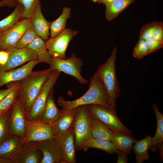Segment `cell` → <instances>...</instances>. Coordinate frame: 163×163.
Here are the masks:
<instances>
[{
  "label": "cell",
  "instance_id": "29",
  "mask_svg": "<svg viewBox=\"0 0 163 163\" xmlns=\"http://www.w3.org/2000/svg\"><path fill=\"white\" fill-rule=\"evenodd\" d=\"M9 15L0 21V34L6 30L21 19L24 8L21 4L15 6Z\"/></svg>",
  "mask_w": 163,
  "mask_h": 163
},
{
  "label": "cell",
  "instance_id": "21",
  "mask_svg": "<svg viewBox=\"0 0 163 163\" xmlns=\"http://www.w3.org/2000/svg\"><path fill=\"white\" fill-rule=\"evenodd\" d=\"M79 107L63 114L52 126V130L55 136L72 127L77 116Z\"/></svg>",
  "mask_w": 163,
  "mask_h": 163
},
{
  "label": "cell",
  "instance_id": "25",
  "mask_svg": "<svg viewBox=\"0 0 163 163\" xmlns=\"http://www.w3.org/2000/svg\"><path fill=\"white\" fill-rule=\"evenodd\" d=\"M135 0H114L105 5V16L108 21L116 18Z\"/></svg>",
  "mask_w": 163,
  "mask_h": 163
},
{
  "label": "cell",
  "instance_id": "8",
  "mask_svg": "<svg viewBox=\"0 0 163 163\" xmlns=\"http://www.w3.org/2000/svg\"><path fill=\"white\" fill-rule=\"evenodd\" d=\"M53 62L51 67L53 69L71 75L78 80L82 85H85L89 81L82 76V68L84 65L83 61L76 56L75 53L72 54L69 58L62 59L53 57Z\"/></svg>",
  "mask_w": 163,
  "mask_h": 163
},
{
  "label": "cell",
  "instance_id": "28",
  "mask_svg": "<svg viewBox=\"0 0 163 163\" xmlns=\"http://www.w3.org/2000/svg\"><path fill=\"white\" fill-rule=\"evenodd\" d=\"M151 137L150 134L143 139L137 140L133 145V150L136 155V163H142L150 159L148 150L150 146Z\"/></svg>",
  "mask_w": 163,
  "mask_h": 163
},
{
  "label": "cell",
  "instance_id": "14",
  "mask_svg": "<svg viewBox=\"0 0 163 163\" xmlns=\"http://www.w3.org/2000/svg\"><path fill=\"white\" fill-rule=\"evenodd\" d=\"M62 149L66 163L77 162L75 136L73 125L68 129L55 135Z\"/></svg>",
  "mask_w": 163,
  "mask_h": 163
},
{
  "label": "cell",
  "instance_id": "39",
  "mask_svg": "<svg viewBox=\"0 0 163 163\" xmlns=\"http://www.w3.org/2000/svg\"><path fill=\"white\" fill-rule=\"evenodd\" d=\"M117 163H127V155L128 154L120 150H118L117 153Z\"/></svg>",
  "mask_w": 163,
  "mask_h": 163
},
{
  "label": "cell",
  "instance_id": "31",
  "mask_svg": "<svg viewBox=\"0 0 163 163\" xmlns=\"http://www.w3.org/2000/svg\"><path fill=\"white\" fill-rule=\"evenodd\" d=\"M40 0H12L13 7L19 4H22L24 8L21 19L30 18Z\"/></svg>",
  "mask_w": 163,
  "mask_h": 163
},
{
  "label": "cell",
  "instance_id": "34",
  "mask_svg": "<svg viewBox=\"0 0 163 163\" xmlns=\"http://www.w3.org/2000/svg\"><path fill=\"white\" fill-rule=\"evenodd\" d=\"M149 54V49L146 40L139 39L134 48L133 53V57L140 59Z\"/></svg>",
  "mask_w": 163,
  "mask_h": 163
},
{
  "label": "cell",
  "instance_id": "1",
  "mask_svg": "<svg viewBox=\"0 0 163 163\" xmlns=\"http://www.w3.org/2000/svg\"><path fill=\"white\" fill-rule=\"evenodd\" d=\"M117 48L112 50L110 56L100 65L94 74L99 78L104 90L109 107L116 110V99L120 95L121 89L116 75L115 62Z\"/></svg>",
  "mask_w": 163,
  "mask_h": 163
},
{
  "label": "cell",
  "instance_id": "2",
  "mask_svg": "<svg viewBox=\"0 0 163 163\" xmlns=\"http://www.w3.org/2000/svg\"><path fill=\"white\" fill-rule=\"evenodd\" d=\"M57 102L58 105L62 107V115L84 105L96 104L109 108L101 83L99 78L94 74L90 78L89 88L83 95L73 101L66 100L60 96Z\"/></svg>",
  "mask_w": 163,
  "mask_h": 163
},
{
  "label": "cell",
  "instance_id": "37",
  "mask_svg": "<svg viewBox=\"0 0 163 163\" xmlns=\"http://www.w3.org/2000/svg\"><path fill=\"white\" fill-rule=\"evenodd\" d=\"M152 37L155 40L163 42V23L161 21L158 22L153 30Z\"/></svg>",
  "mask_w": 163,
  "mask_h": 163
},
{
  "label": "cell",
  "instance_id": "42",
  "mask_svg": "<svg viewBox=\"0 0 163 163\" xmlns=\"http://www.w3.org/2000/svg\"><path fill=\"white\" fill-rule=\"evenodd\" d=\"M0 163H14V162L10 158L0 156Z\"/></svg>",
  "mask_w": 163,
  "mask_h": 163
},
{
  "label": "cell",
  "instance_id": "33",
  "mask_svg": "<svg viewBox=\"0 0 163 163\" xmlns=\"http://www.w3.org/2000/svg\"><path fill=\"white\" fill-rule=\"evenodd\" d=\"M38 36L30 23L18 43L16 48L27 47L30 43Z\"/></svg>",
  "mask_w": 163,
  "mask_h": 163
},
{
  "label": "cell",
  "instance_id": "41",
  "mask_svg": "<svg viewBox=\"0 0 163 163\" xmlns=\"http://www.w3.org/2000/svg\"><path fill=\"white\" fill-rule=\"evenodd\" d=\"M13 7L12 0H2L0 1V7Z\"/></svg>",
  "mask_w": 163,
  "mask_h": 163
},
{
  "label": "cell",
  "instance_id": "26",
  "mask_svg": "<svg viewBox=\"0 0 163 163\" xmlns=\"http://www.w3.org/2000/svg\"><path fill=\"white\" fill-rule=\"evenodd\" d=\"M89 148H94L113 155L117 153L118 149L111 141L106 140L92 138L85 142L82 146L81 150L86 151Z\"/></svg>",
  "mask_w": 163,
  "mask_h": 163
},
{
  "label": "cell",
  "instance_id": "17",
  "mask_svg": "<svg viewBox=\"0 0 163 163\" xmlns=\"http://www.w3.org/2000/svg\"><path fill=\"white\" fill-rule=\"evenodd\" d=\"M42 6L40 2L37 5L30 23L37 35L44 40H47L50 35L51 22L48 21L44 17L41 11Z\"/></svg>",
  "mask_w": 163,
  "mask_h": 163
},
{
  "label": "cell",
  "instance_id": "38",
  "mask_svg": "<svg viewBox=\"0 0 163 163\" xmlns=\"http://www.w3.org/2000/svg\"><path fill=\"white\" fill-rule=\"evenodd\" d=\"M18 84V82L9 83L6 89H0V102Z\"/></svg>",
  "mask_w": 163,
  "mask_h": 163
},
{
  "label": "cell",
  "instance_id": "40",
  "mask_svg": "<svg viewBox=\"0 0 163 163\" xmlns=\"http://www.w3.org/2000/svg\"><path fill=\"white\" fill-rule=\"evenodd\" d=\"M9 52L0 50V65H5L7 62L9 57Z\"/></svg>",
  "mask_w": 163,
  "mask_h": 163
},
{
  "label": "cell",
  "instance_id": "3",
  "mask_svg": "<svg viewBox=\"0 0 163 163\" xmlns=\"http://www.w3.org/2000/svg\"><path fill=\"white\" fill-rule=\"evenodd\" d=\"M53 70L50 67L43 70L32 71L26 77L18 82V98L23 105L25 112L30 108Z\"/></svg>",
  "mask_w": 163,
  "mask_h": 163
},
{
  "label": "cell",
  "instance_id": "43",
  "mask_svg": "<svg viewBox=\"0 0 163 163\" xmlns=\"http://www.w3.org/2000/svg\"><path fill=\"white\" fill-rule=\"evenodd\" d=\"M93 2L98 3L99 4H102L105 5L108 3L112 2L114 0H91Z\"/></svg>",
  "mask_w": 163,
  "mask_h": 163
},
{
  "label": "cell",
  "instance_id": "19",
  "mask_svg": "<svg viewBox=\"0 0 163 163\" xmlns=\"http://www.w3.org/2000/svg\"><path fill=\"white\" fill-rule=\"evenodd\" d=\"M53 89L47 97L43 114L41 120L48 124L53 125L62 115V111L57 107L53 98Z\"/></svg>",
  "mask_w": 163,
  "mask_h": 163
},
{
  "label": "cell",
  "instance_id": "7",
  "mask_svg": "<svg viewBox=\"0 0 163 163\" xmlns=\"http://www.w3.org/2000/svg\"><path fill=\"white\" fill-rule=\"evenodd\" d=\"M77 31L66 28L56 37L46 40V46L50 56L53 57L65 59L66 52L70 42L78 34Z\"/></svg>",
  "mask_w": 163,
  "mask_h": 163
},
{
  "label": "cell",
  "instance_id": "16",
  "mask_svg": "<svg viewBox=\"0 0 163 163\" xmlns=\"http://www.w3.org/2000/svg\"><path fill=\"white\" fill-rule=\"evenodd\" d=\"M37 147L38 142L23 143L13 159L14 163H40L42 158Z\"/></svg>",
  "mask_w": 163,
  "mask_h": 163
},
{
  "label": "cell",
  "instance_id": "36",
  "mask_svg": "<svg viewBox=\"0 0 163 163\" xmlns=\"http://www.w3.org/2000/svg\"><path fill=\"white\" fill-rule=\"evenodd\" d=\"M149 54L156 51L163 47V42L155 40L152 37L146 40Z\"/></svg>",
  "mask_w": 163,
  "mask_h": 163
},
{
  "label": "cell",
  "instance_id": "13",
  "mask_svg": "<svg viewBox=\"0 0 163 163\" xmlns=\"http://www.w3.org/2000/svg\"><path fill=\"white\" fill-rule=\"evenodd\" d=\"M9 52L8 59L5 65H0V71L14 69L27 62L38 59L36 52L27 47L15 48Z\"/></svg>",
  "mask_w": 163,
  "mask_h": 163
},
{
  "label": "cell",
  "instance_id": "4",
  "mask_svg": "<svg viewBox=\"0 0 163 163\" xmlns=\"http://www.w3.org/2000/svg\"><path fill=\"white\" fill-rule=\"evenodd\" d=\"M61 72L53 69L49 78L43 85L30 108L25 112V118L27 120L34 121L41 120L48 96L53 89Z\"/></svg>",
  "mask_w": 163,
  "mask_h": 163
},
{
  "label": "cell",
  "instance_id": "20",
  "mask_svg": "<svg viewBox=\"0 0 163 163\" xmlns=\"http://www.w3.org/2000/svg\"><path fill=\"white\" fill-rule=\"evenodd\" d=\"M22 138L12 134L0 144V156L13 159L22 146Z\"/></svg>",
  "mask_w": 163,
  "mask_h": 163
},
{
  "label": "cell",
  "instance_id": "30",
  "mask_svg": "<svg viewBox=\"0 0 163 163\" xmlns=\"http://www.w3.org/2000/svg\"><path fill=\"white\" fill-rule=\"evenodd\" d=\"M10 110L0 114V144L12 135L9 126Z\"/></svg>",
  "mask_w": 163,
  "mask_h": 163
},
{
  "label": "cell",
  "instance_id": "15",
  "mask_svg": "<svg viewBox=\"0 0 163 163\" xmlns=\"http://www.w3.org/2000/svg\"><path fill=\"white\" fill-rule=\"evenodd\" d=\"M40 62L38 59L31 60L22 66L6 71H0V88L9 83L19 81L29 75Z\"/></svg>",
  "mask_w": 163,
  "mask_h": 163
},
{
  "label": "cell",
  "instance_id": "22",
  "mask_svg": "<svg viewBox=\"0 0 163 163\" xmlns=\"http://www.w3.org/2000/svg\"><path fill=\"white\" fill-rule=\"evenodd\" d=\"M138 140L123 133L113 132L110 141L118 150L130 154L133 150V144Z\"/></svg>",
  "mask_w": 163,
  "mask_h": 163
},
{
  "label": "cell",
  "instance_id": "5",
  "mask_svg": "<svg viewBox=\"0 0 163 163\" xmlns=\"http://www.w3.org/2000/svg\"><path fill=\"white\" fill-rule=\"evenodd\" d=\"M90 113L113 132H120L132 136L131 131L126 127L118 117L116 110L96 104L87 105Z\"/></svg>",
  "mask_w": 163,
  "mask_h": 163
},
{
  "label": "cell",
  "instance_id": "18",
  "mask_svg": "<svg viewBox=\"0 0 163 163\" xmlns=\"http://www.w3.org/2000/svg\"><path fill=\"white\" fill-rule=\"evenodd\" d=\"M152 107L155 113L157 121V129L155 136L151 137L149 149L153 152L159 151L161 159H163V115L160 112L157 105L152 104Z\"/></svg>",
  "mask_w": 163,
  "mask_h": 163
},
{
  "label": "cell",
  "instance_id": "9",
  "mask_svg": "<svg viewBox=\"0 0 163 163\" xmlns=\"http://www.w3.org/2000/svg\"><path fill=\"white\" fill-rule=\"evenodd\" d=\"M30 24V18L21 19L0 34V50L10 51L16 48L18 41Z\"/></svg>",
  "mask_w": 163,
  "mask_h": 163
},
{
  "label": "cell",
  "instance_id": "32",
  "mask_svg": "<svg viewBox=\"0 0 163 163\" xmlns=\"http://www.w3.org/2000/svg\"><path fill=\"white\" fill-rule=\"evenodd\" d=\"M18 85L0 102V114L11 109L16 102Z\"/></svg>",
  "mask_w": 163,
  "mask_h": 163
},
{
  "label": "cell",
  "instance_id": "12",
  "mask_svg": "<svg viewBox=\"0 0 163 163\" xmlns=\"http://www.w3.org/2000/svg\"><path fill=\"white\" fill-rule=\"evenodd\" d=\"M26 120L24 109L18 98L10 110L9 126L11 134L23 138L26 131Z\"/></svg>",
  "mask_w": 163,
  "mask_h": 163
},
{
  "label": "cell",
  "instance_id": "11",
  "mask_svg": "<svg viewBox=\"0 0 163 163\" xmlns=\"http://www.w3.org/2000/svg\"><path fill=\"white\" fill-rule=\"evenodd\" d=\"M37 147L43 155L40 163H66L62 147L55 138L38 142Z\"/></svg>",
  "mask_w": 163,
  "mask_h": 163
},
{
  "label": "cell",
  "instance_id": "6",
  "mask_svg": "<svg viewBox=\"0 0 163 163\" xmlns=\"http://www.w3.org/2000/svg\"><path fill=\"white\" fill-rule=\"evenodd\" d=\"M90 113L87 105L79 106L73 126L76 149L81 150L83 144L93 138L90 130Z\"/></svg>",
  "mask_w": 163,
  "mask_h": 163
},
{
  "label": "cell",
  "instance_id": "23",
  "mask_svg": "<svg viewBox=\"0 0 163 163\" xmlns=\"http://www.w3.org/2000/svg\"><path fill=\"white\" fill-rule=\"evenodd\" d=\"M27 47L32 49L36 52L38 59L40 62H43L52 66L53 62V58L50 56L47 50L46 42L39 36L30 43Z\"/></svg>",
  "mask_w": 163,
  "mask_h": 163
},
{
  "label": "cell",
  "instance_id": "10",
  "mask_svg": "<svg viewBox=\"0 0 163 163\" xmlns=\"http://www.w3.org/2000/svg\"><path fill=\"white\" fill-rule=\"evenodd\" d=\"M26 131L22 139L23 143L55 138L52 130V125L47 124L40 120L29 121L26 120Z\"/></svg>",
  "mask_w": 163,
  "mask_h": 163
},
{
  "label": "cell",
  "instance_id": "27",
  "mask_svg": "<svg viewBox=\"0 0 163 163\" xmlns=\"http://www.w3.org/2000/svg\"><path fill=\"white\" fill-rule=\"evenodd\" d=\"M71 9L66 7L62 9L61 15L54 21L51 22L50 38L54 37L65 28L68 20L71 18Z\"/></svg>",
  "mask_w": 163,
  "mask_h": 163
},
{
  "label": "cell",
  "instance_id": "24",
  "mask_svg": "<svg viewBox=\"0 0 163 163\" xmlns=\"http://www.w3.org/2000/svg\"><path fill=\"white\" fill-rule=\"evenodd\" d=\"M90 114V130L93 138L110 141L113 131Z\"/></svg>",
  "mask_w": 163,
  "mask_h": 163
},
{
  "label": "cell",
  "instance_id": "35",
  "mask_svg": "<svg viewBox=\"0 0 163 163\" xmlns=\"http://www.w3.org/2000/svg\"><path fill=\"white\" fill-rule=\"evenodd\" d=\"M158 22V21H153L144 25L141 28L139 39L146 40L152 37L153 30Z\"/></svg>",
  "mask_w": 163,
  "mask_h": 163
}]
</instances>
